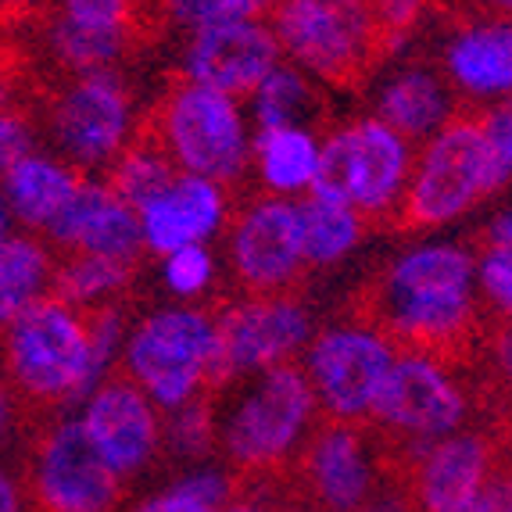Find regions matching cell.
<instances>
[{
	"mask_svg": "<svg viewBox=\"0 0 512 512\" xmlns=\"http://www.w3.org/2000/svg\"><path fill=\"white\" fill-rule=\"evenodd\" d=\"M11 384L26 402L61 405L90 387L97 376L90 319L79 305L43 294L4 326Z\"/></svg>",
	"mask_w": 512,
	"mask_h": 512,
	"instance_id": "obj_6",
	"label": "cell"
},
{
	"mask_svg": "<svg viewBox=\"0 0 512 512\" xmlns=\"http://www.w3.org/2000/svg\"><path fill=\"white\" fill-rule=\"evenodd\" d=\"M276 65H280V43L273 29L255 18H237V22H215L197 29L183 76L208 90H219L230 101H240L258 94V86L269 79Z\"/></svg>",
	"mask_w": 512,
	"mask_h": 512,
	"instance_id": "obj_15",
	"label": "cell"
},
{
	"mask_svg": "<svg viewBox=\"0 0 512 512\" xmlns=\"http://www.w3.org/2000/svg\"><path fill=\"white\" fill-rule=\"evenodd\" d=\"M119 480L79 423H61L36 444L29 498L40 512H108L119 502Z\"/></svg>",
	"mask_w": 512,
	"mask_h": 512,
	"instance_id": "obj_14",
	"label": "cell"
},
{
	"mask_svg": "<svg viewBox=\"0 0 512 512\" xmlns=\"http://www.w3.org/2000/svg\"><path fill=\"white\" fill-rule=\"evenodd\" d=\"M305 473L316 498L330 512H359L362 502L373 495V466L359 430L348 423H330L308 441Z\"/></svg>",
	"mask_w": 512,
	"mask_h": 512,
	"instance_id": "obj_21",
	"label": "cell"
},
{
	"mask_svg": "<svg viewBox=\"0 0 512 512\" xmlns=\"http://www.w3.org/2000/svg\"><path fill=\"white\" fill-rule=\"evenodd\" d=\"M412 165L416 151L380 119L344 122L326 133L305 194L351 208L366 230H384Z\"/></svg>",
	"mask_w": 512,
	"mask_h": 512,
	"instance_id": "obj_5",
	"label": "cell"
},
{
	"mask_svg": "<svg viewBox=\"0 0 512 512\" xmlns=\"http://www.w3.org/2000/svg\"><path fill=\"white\" fill-rule=\"evenodd\" d=\"M226 215V187L201 176H180L165 194L151 197L140 208V230H144V248L154 255H176L187 244L215 230Z\"/></svg>",
	"mask_w": 512,
	"mask_h": 512,
	"instance_id": "obj_19",
	"label": "cell"
},
{
	"mask_svg": "<svg viewBox=\"0 0 512 512\" xmlns=\"http://www.w3.org/2000/svg\"><path fill=\"white\" fill-rule=\"evenodd\" d=\"M11 423V394L0 387V437H4V430H8Z\"/></svg>",
	"mask_w": 512,
	"mask_h": 512,
	"instance_id": "obj_43",
	"label": "cell"
},
{
	"mask_svg": "<svg viewBox=\"0 0 512 512\" xmlns=\"http://www.w3.org/2000/svg\"><path fill=\"white\" fill-rule=\"evenodd\" d=\"M176 452L183 455H201L212 448V405L208 398L197 394L194 402L172 412V430H169Z\"/></svg>",
	"mask_w": 512,
	"mask_h": 512,
	"instance_id": "obj_34",
	"label": "cell"
},
{
	"mask_svg": "<svg viewBox=\"0 0 512 512\" xmlns=\"http://www.w3.org/2000/svg\"><path fill=\"white\" fill-rule=\"evenodd\" d=\"M226 498H230V480L215 470H201L172 484L162 495L147 498L133 512H222Z\"/></svg>",
	"mask_w": 512,
	"mask_h": 512,
	"instance_id": "obj_30",
	"label": "cell"
},
{
	"mask_svg": "<svg viewBox=\"0 0 512 512\" xmlns=\"http://www.w3.org/2000/svg\"><path fill=\"white\" fill-rule=\"evenodd\" d=\"M273 8V0H165L169 22L180 26H215V22H237V18H255L262 22Z\"/></svg>",
	"mask_w": 512,
	"mask_h": 512,
	"instance_id": "obj_31",
	"label": "cell"
},
{
	"mask_svg": "<svg viewBox=\"0 0 512 512\" xmlns=\"http://www.w3.org/2000/svg\"><path fill=\"white\" fill-rule=\"evenodd\" d=\"M140 262H122V258H94V255H61L54 258L51 291L54 298L69 305H97L111 301L137 280Z\"/></svg>",
	"mask_w": 512,
	"mask_h": 512,
	"instance_id": "obj_26",
	"label": "cell"
},
{
	"mask_svg": "<svg viewBox=\"0 0 512 512\" xmlns=\"http://www.w3.org/2000/svg\"><path fill=\"white\" fill-rule=\"evenodd\" d=\"M394 366V351L376 333L359 326L323 330L308 348L305 376L316 405L333 423H362L376 402V391Z\"/></svg>",
	"mask_w": 512,
	"mask_h": 512,
	"instance_id": "obj_12",
	"label": "cell"
},
{
	"mask_svg": "<svg viewBox=\"0 0 512 512\" xmlns=\"http://www.w3.org/2000/svg\"><path fill=\"white\" fill-rule=\"evenodd\" d=\"M470 398L444 366L416 355H394L391 373L376 391L369 419L405 441H441L462 427Z\"/></svg>",
	"mask_w": 512,
	"mask_h": 512,
	"instance_id": "obj_13",
	"label": "cell"
},
{
	"mask_svg": "<svg viewBox=\"0 0 512 512\" xmlns=\"http://www.w3.org/2000/svg\"><path fill=\"white\" fill-rule=\"evenodd\" d=\"M319 97L312 94V86L291 69L276 65L262 86H258V129L273 126H301V119H316Z\"/></svg>",
	"mask_w": 512,
	"mask_h": 512,
	"instance_id": "obj_28",
	"label": "cell"
},
{
	"mask_svg": "<svg viewBox=\"0 0 512 512\" xmlns=\"http://www.w3.org/2000/svg\"><path fill=\"white\" fill-rule=\"evenodd\" d=\"M484 341H480L477 359L487 362V376L491 387L502 394L505 402H512V323L505 319L484 316Z\"/></svg>",
	"mask_w": 512,
	"mask_h": 512,
	"instance_id": "obj_33",
	"label": "cell"
},
{
	"mask_svg": "<svg viewBox=\"0 0 512 512\" xmlns=\"http://www.w3.org/2000/svg\"><path fill=\"white\" fill-rule=\"evenodd\" d=\"M165 276H169V287L176 294L205 291L208 276H212V255H208L201 244H187V248H180L176 255H169Z\"/></svg>",
	"mask_w": 512,
	"mask_h": 512,
	"instance_id": "obj_36",
	"label": "cell"
},
{
	"mask_svg": "<svg viewBox=\"0 0 512 512\" xmlns=\"http://www.w3.org/2000/svg\"><path fill=\"white\" fill-rule=\"evenodd\" d=\"M430 11L452 18L459 26H477V22L512 26V0H430Z\"/></svg>",
	"mask_w": 512,
	"mask_h": 512,
	"instance_id": "obj_37",
	"label": "cell"
},
{
	"mask_svg": "<svg viewBox=\"0 0 512 512\" xmlns=\"http://www.w3.org/2000/svg\"><path fill=\"white\" fill-rule=\"evenodd\" d=\"M230 215V269L240 298L305 294L312 265L301 240V208L291 197L258 194L240 180L226 190Z\"/></svg>",
	"mask_w": 512,
	"mask_h": 512,
	"instance_id": "obj_7",
	"label": "cell"
},
{
	"mask_svg": "<svg viewBox=\"0 0 512 512\" xmlns=\"http://www.w3.org/2000/svg\"><path fill=\"white\" fill-rule=\"evenodd\" d=\"M0 512H18V487L4 473H0Z\"/></svg>",
	"mask_w": 512,
	"mask_h": 512,
	"instance_id": "obj_42",
	"label": "cell"
},
{
	"mask_svg": "<svg viewBox=\"0 0 512 512\" xmlns=\"http://www.w3.org/2000/svg\"><path fill=\"white\" fill-rule=\"evenodd\" d=\"M301 240H305V258L308 265H330L341 255H348L362 237H366V226L351 208L330 205V201H319V197L305 194L301 201Z\"/></svg>",
	"mask_w": 512,
	"mask_h": 512,
	"instance_id": "obj_27",
	"label": "cell"
},
{
	"mask_svg": "<svg viewBox=\"0 0 512 512\" xmlns=\"http://www.w3.org/2000/svg\"><path fill=\"white\" fill-rule=\"evenodd\" d=\"M359 512H409V509H405V502L394 491H384V495H369Z\"/></svg>",
	"mask_w": 512,
	"mask_h": 512,
	"instance_id": "obj_41",
	"label": "cell"
},
{
	"mask_svg": "<svg viewBox=\"0 0 512 512\" xmlns=\"http://www.w3.org/2000/svg\"><path fill=\"white\" fill-rule=\"evenodd\" d=\"M29 147H33V115H29V108H18V104L0 108V183L26 154H33Z\"/></svg>",
	"mask_w": 512,
	"mask_h": 512,
	"instance_id": "obj_35",
	"label": "cell"
},
{
	"mask_svg": "<svg viewBox=\"0 0 512 512\" xmlns=\"http://www.w3.org/2000/svg\"><path fill=\"white\" fill-rule=\"evenodd\" d=\"M444 76L448 86L462 94V104H491L512 97V26H459L444 51Z\"/></svg>",
	"mask_w": 512,
	"mask_h": 512,
	"instance_id": "obj_20",
	"label": "cell"
},
{
	"mask_svg": "<svg viewBox=\"0 0 512 512\" xmlns=\"http://www.w3.org/2000/svg\"><path fill=\"white\" fill-rule=\"evenodd\" d=\"M455 115L452 94H448V79L437 69H405L394 76L387 90L376 101V119L391 126L412 151L437 137V129Z\"/></svg>",
	"mask_w": 512,
	"mask_h": 512,
	"instance_id": "obj_22",
	"label": "cell"
},
{
	"mask_svg": "<svg viewBox=\"0 0 512 512\" xmlns=\"http://www.w3.org/2000/svg\"><path fill=\"white\" fill-rule=\"evenodd\" d=\"M348 326L376 333L394 355L466 366L477 359L487 326L473 294V255L441 244L380 265L348 298Z\"/></svg>",
	"mask_w": 512,
	"mask_h": 512,
	"instance_id": "obj_1",
	"label": "cell"
},
{
	"mask_svg": "<svg viewBox=\"0 0 512 512\" xmlns=\"http://www.w3.org/2000/svg\"><path fill=\"white\" fill-rule=\"evenodd\" d=\"M40 104L54 140L76 169H108L129 137L133 90L115 72H83L65 86H43Z\"/></svg>",
	"mask_w": 512,
	"mask_h": 512,
	"instance_id": "obj_11",
	"label": "cell"
},
{
	"mask_svg": "<svg viewBox=\"0 0 512 512\" xmlns=\"http://www.w3.org/2000/svg\"><path fill=\"white\" fill-rule=\"evenodd\" d=\"M222 512H262V509H255V505H230V509H222Z\"/></svg>",
	"mask_w": 512,
	"mask_h": 512,
	"instance_id": "obj_45",
	"label": "cell"
},
{
	"mask_svg": "<svg viewBox=\"0 0 512 512\" xmlns=\"http://www.w3.org/2000/svg\"><path fill=\"white\" fill-rule=\"evenodd\" d=\"M215 362V308H172L154 312L133 330L122 355V373L154 405L176 412L212 391Z\"/></svg>",
	"mask_w": 512,
	"mask_h": 512,
	"instance_id": "obj_8",
	"label": "cell"
},
{
	"mask_svg": "<svg viewBox=\"0 0 512 512\" xmlns=\"http://www.w3.org/2000/svg\"><path fill=\"white\" fill-rule=\"evenodd\" d=\"M251 158H255V169L265 187H269V194L287 197V194H298V190H308L319 162V147L316 137H312V129L273 126V129H258Z\"/></svg>",
	"mask_w": 512,
	"mask_h": 512,
	"instance_id": "obj_25",
	"label": "cell"
},
{
	"mask_svg": "<svg viewBox=\"0 0 512 512\" xmlns=\"http://www.w3.org/2000/svg\"><path fill=\"white\" fill-rule=\"evenodd\" d=\"M215 362L212 387L255 369L291 362L308 337L301 294L287 298H215Z\"/></svg>",
	"mask_w": 512,
	"mask_h": 512,
	"instance_id": "obj_10",
	"label": "cell"
},
{
	"mask_svg": "<svg viewBox=\"0 0 512 512\" xmlns=\"http://www.w3.org/2000/svg\"><path fill=\"white\" fill-rule=\"evenodd\" d=\"M8 222H11V208H8V201L0 197V240L8 237Z\"/></svg>",
	"mask_w": 512,
	"mask_h": 512,
	"instance_id": "obj_44",
	"label": "cell"
},
{
	"mask_svg": "<svg viewBox=\"0 0 512 512\" xmlns=\"http://www.w3.org/2000/svg\"><path fill=\"white\" fill-rule=\"evenodd\" d=\"M133 137L158 147L180 176H201L226 190L237 187L248 169V140L237 101L183 72L172 76L151 111L140 115Z\"/></svg>",
	"mask_w": 512,
	"mask_h": 512,
	"instance_id": "obj_4",
	"label": "cell"
},
{
	"mask_svg": "<svg viewBox=\"0 0 512 512\" xmlns=\"http://www.w3.org/2000/svg\"><path fill=\"white\" fill-rule=\"evenodd\" d=\"M43 244L61 255H94L140 262L144 255V230L140 212L129 208L122 197L111 194L104 183H90L72 194V201L43 230Z\"/></svg>",
	"mask_w": 512,
	"mask_h": 512,
	"instance_id": "obj_17",
	"label": "cell"
},
{
	"mask_svg": "<svg viewBox=\"0 0 512 512\" xmlns=\"http://www.w3.org/2000/svg\"><path fill=\"white\" fill-rule=\"evenodd\" d=\"M54 255L40 237L0 240V330L51 291Z\"/></svg>",
	"mask_w": 512,
	"mask_h": 512,
	"instance_id": "obj_24",
	"label": "cell"
},
{
	"mask_svg": "<svg viewBox=\"0 0 512 512\" xmlns=\"http://www.w3.org/2000/svg\"><path fill=\"white\" fill-rule=\"evenodd\" d=\"M316 409L319 405L305 366L291 359L265 369L258 387L233 409L230 423L222 427L226 455L248 470L276 466L294 452Z\"/></svg>",
	"mask_w": 512,
	"mask_h": 512,
	"instance_id": "obj_9",
	"label": "cell"
},
{
	"mask_svg": "<svg viewBox=\"0 0 512 512\" xmlns=\"http://www.w3.org/2000/svg\"><path fill=\"white\" fill-rule=\"evenodd\" d=\"M54 4L58 0H0V18H4V26L8 22H29L33 26L36 18L47 15Z\"/></svg>",
	"mask_w": 512,
	"mask_h": 512,
	"instance_id": "obj_40",
	"label": "cell"
},
{
	"mask_svg": "<svg viewBox=\"0 0 512 512\" xmlns=\"http://www.w3.org/2000/svg\"><path fill=\"white\" fill-rule=\"evenodd\" d=\"M86 183L83 169L65 162H51L43 154H26L15 169L4 176V190H8V205L15 215L33 230H47L51 219L69 205L72 194Z\"/></svg>",
	"mask_w": 512,
	"mask_h": 512,
	"instance_id": "obj_23",
	"label": "cell"
},
{
	"mask_svg": "<svg viewBox=\"0 0 512 512\" xmlns=\"http://www.w3.org/2000/svg\"><path fill=\"white\" fill-rule=\"evenodd\" d=\"M79 427H83L90 444H94L101 459L119 477L144 470L147 462H151L154 448H158V437H162V423H158L154 402L122 369H115L90 394Z\"/></svg>",
	"mask_w": 512,
	"mask_h": 512,
	"instance_id": "obj_16",
	"label": "cell"
},
{
	"mask_svg": "<svg viewBox=\"0 0 512 512\" xmlns=\"http://www.w3.org/2000/svg\"><path fill=\"white\" fill-rule=\"evenodd\" d=\"M480 129H484L487 151H491V172H495V190L512 180V97L480 104Z\"/></svg>",
	"mask_w": 512,
	"mask_h": 512,
	"instance_id": "obj_32",
	"label": "cell"
},
{
	"mask_svg": "<svg viewBox=\"0 0 512 512\" xmlns=\"http://www.w3.org/2000/svg\"><path fill=\"white\" fill-rule=\"evenodd\" d=\"M473 248H477V255H484V251H512V208L498 215V219H491V226H484L473 237Z\"/></svg>",
	"mask_w": 512,
	"mask_h": 512,
	"instance_id": "obj_39",
	"label": "cell"
},
{
	"mask_svg": "<svg viewBox=\"0 0 512 512\" xmlns=\"http://www.w3.org/2000/svg\"><path fill=\"white\" fill-rule=\"evenodd\" d=\"M265 26L301 69L348 94H359L405 43L384 0H273Z\"/></svg>",
	"mask_w": 512,
	"mask_h": 512,
	"instance_id": "obj_2",
	"label": "cell"
},
{
	"mask_svg": "<svg viewBox=\"0 0 512 512\" xmlns=\"http://www.w3.org/2000/svg\"><path fill=\"white\" fill-rule=\"evenodd\" d=\"M466 512H512V470L491 473V480L484 484L477 502Z\"/></svg>",
	"mask_w": 512,
	"mask_h": 512,
	"instance_id": "obj_38",
	"label": "cell"
},
{
	"mask_svg": "<svg viewBox=\"0 0 512 512\" xmlns=\"http://www.w3.org/2000/svg\"><path fill=\"white\" fill-rule=\"evenodd\" d=\"M54 8L69 18V22H76V26L126 33L137 51H144V47L154 43V33L147 29L137 0H58Z\"/></svg>",
	"mask_w": 512,
	"mask_h": 512,
	"instance_id": "obj_29",
	"label": "cell"
},
{
	"mask_svg": "<svg viewBox=\"0 0 512 512\" xmlns=\"http://www.w3.org/2000/svg\"><path fill=\"white\" fill-rule=\"evenodd\" d=\"M480 104H459L455 115L419 147L402 197L387 215L384 233L416 237L434 226L459 219L477 201L495 194V172L480 129Z\"/></svg>",
	"mask_w": 512,
	"mask_h": 512,
	"instance_id": "obj_3",
	"label": "cell"
},
{
	"mask_svg": "<svg viewBox=\"0 0 512 512\" xmlns=\"http://www.w3.org/2000/svg\"><path fill=\"white\" fill-rule=\"evenodd\" d=\"M495 448L484 434H448L430 441L416 466V502L423 512H466L491 480Z\"/></svg>",
	"mask_w": 512,
	"mask_h": 512,
	"instance_id": "obj_18",
	"label": "cell"
}]
</instances>
